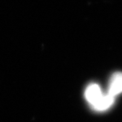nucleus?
Masks as SVG:
<instances>
[{"label":"nucleus","instance_id":"7ed1b4c3","mask_svg":"<svg viewBox=\"0 0 122 122\" xmlns=\"http://www.w3.org/2000/svg\"><path fill=\"white\" fill-rule=\"evenodd\" d=\"M114 97L110 95H103L95 104L92 105L94 110L97 111H104L108 110L113 104Z\"/></svg>","mask_w":122,"mask_h":122},{"label":"nucleus","instance_id":"f257e3e1","mask_svg":"<svg viewBox=\"0 0 122 122\" xmlns=\"http://www.w3.org/2000/svg\"><path fill=\"white\" fill-rule=\"evenodd\" d=\"M122 92V72H116L111 77L108 94L115 97Z\"/></svg>","mask_w":122,"mask_h":122},{"label":"nucleus","instance_id":"f03ea898","mask_svg":"<svg viewBox=\"0 0 122 122\" xmlns=\"http://www.w3.org/2000/svg\"><path fill=\"white\" fill-rule=\"evenodd\" d=\"M103 95L100 87L96 84H92L85 91V98L91 105H93Z\"/></svg>","mask_w":122,"mask_h":122}]
</instances>
